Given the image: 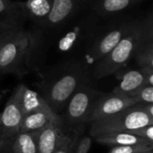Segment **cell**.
<instances>
[{"instance_id": "6da1fadb", "label": "cell", "mask_w": 153, "mask_h": 153, "mask_svg": "<svg viewBox=\"0 0 153 153\" xmlns=\"http://www.w3.org/2000/svg\"><path fill=\"white\" fill-rule=\"evenodd\" d=\"M91 79V67L82 58H71L45 71L36 83L37 92L56 114L61 115L72 95Z\"/></svg>"}, {"instance_id": "7a4b0ae2", "label": "cell", "mask_w": 153, "mask_h": 153, "mask_svg": "<svg viewBox=\"0 0 153 153\" xmlns=\"http://www.w3.org/2000/svg\"><path fill=\"white\" fill-rule=\"evenodd\" d=\"M153 28L152 16L135 19L129 31L115 48L91 67L92 79L100 80L125 68L134 59L148 31Z\"/></svg>"}, {"instance_id": "3957f363", "label": "cell", "mask_w": 153, "mask_h": 153, "mask_svg": "<svg viewBox=\"0 0 153 153\" xmlns=\"http://www.w3.org/2000/svg\"><path fill=\"white\" fill-rule=\"evenodd\" d=\"M153 125V104H134L126 109L91 123L90 135L107 133H126L136 135V131Z\"/></svg>"}, {"instance_id": "277c9868", "label": "cell", "mask_w": 153, "mask_h": 153, "mask_svg": "<svg viewBox=\"0 0 153 153\" xmlns=\"http://www.w3.org/2000/svg\"><path fill=\"white\" fill-rule=\"evenodd\" d=\"M30 47V33L24 28L0 37V75L26 74Z\"/></svg>"}, {"instance_id": "5b68a950", "label": "cell", "mask_w": 153, "mask_h": 153, "mask_svg": "<svg viewBox=\"0 0 153 153\" xmlns=\"http://www.w3.org/2000/svg\"><path fill=\"white\" fill-rule=\"evenodd\" d=\"M101 91L91 83L82 85L70 98L60 115L68 134L79 136L90 125V116L95 100Z\"/></svg>"}, {"instance_id": "8992f818", "label": "cell", "mask_w": 153, "mask_h": 153, "mask_svg": "<svg viewBox=\"0 0 153 153\" xmlns=\"http://www.w3.org/2000/svg\"><path fill=\"white\" fill-rule=\"evenodd\" d=\"M135 19L125 17L102 26L84 51L82 60L91 67L107 56L129 31Z\"/></svg>"}, {"instance_id": "52a82bcc", "label": "cell", "mask_w": 153, "mask_h": 153, "mask_svg": "<svg viewBox=\"0 0 153 153\" xmlns=\"http://www.w3.org/2000/svg\"><path fill=\"white\" fill-rule=\"evenodd\" d=\"M99 17L92 10L91 13L82 16L58 38L56 48L60 53L71 54L80 50H86L96 33L101 27Z\"/></svg>"}, {"instance_id": "ba28073f", "label": "cell", "mask_w": 153, "mask_h": 153, "mask_svg": "<svg viewBox=\"0 0 153 153\" xmlns=\"http://www.w3.org/2000/svg\"><path fill=\"white\" fill-rule=\"evenodd\" d=\"M25 85L15 87L7 100L0 117V134L13 135L18 133L22 120L24 117L23 91Z\"/></svg>"}, {"instance_id": "9c48e42d", "label": "cell", "mask_w": 153, "mask_h": 153, "mask_svg": "<svg viewBox=\"0 0 153 153\" xmlns=\"http://www.w3.org/2000/svg\"><path fill=\"white\" fill-rule=\"evenodd\" d=\"M135 103L129 98L114 92H100L92 106L90 116V125L95 121L113 116Z\"/></svg>"}, {"instance_id": "30bf717a", "label": "cell", "mask_w": 153, "mask_h": 153, "mask_svg": "<svg viewBox=\"0 0 153 153\" xmlns=\"http://www.w3.org/2000/svg\"><path fill=\"white\" fill-rule=\"evenodd\" d=\"M89 3L90 0H53L51 11L41 27L54 29L66 23Z\"/></svg>"}, {"instance_id": "8fae6325", "label": "cell", "mask_w": 153, "mask_h": 153, "mask_svg": "<svg viewBox=\"0 0 153 153\" xmlns=\"http://www.w3.org/2000/svg\"><path fill=\"white\" fill-rule=\"evenodd\" d=\"M73 136L65 128L63 121L51 123L36 132L38 153H53Z\"/></svg>"}, {"instance_id": "7c38bea8", "label": "cell", "mask_w": 153, "mask_h": 153, "mask_svg": "<svg viewBox=\"0 0 153 153\" xmlns=\"http://www.w3.org/2000/svg\"><path fill=\"white\" fill-rule=\"evenodd\" d=\"M119 79V84L112 92L124 97L131 98L136 91L145 85H153V74L147 75L139 68L125 70L122 68L114 74Z\"/></svg>"}, {"instance_id": "4fadbf2b", "label": "cell", "mask_w": 153, "mask_h": 153, "mask_svg": "<svg viewBox=\"0 0 153 153\" xmlns=\"http://www.w3.org/2000/svg\"><path fill=\"white\" fill-rule=\"evenodd\" d=\"M26 22L18 1L0 0V37L24 28Z\"/></svg>"}, {"instance_id": "5bb4252c", "label": "cell", "mask_w": 153, "mask_h": 153, "mask_svg": "<svg viewBox=\"0 0 153 153\" xmlns=\"http://www.w3.org/2000/svg\"><path fill=\"white\" fill-rule=\"evenodd\" d=\"M62 121L61 116L56 114L47 106L26 114L22 120L18 132H37L51 123Z\"/></svg>"}, {"instance_id": "9a60e30c", "label": "cell", "mask_w": 153, "mask_h": 153, "mask_svg": "<svg viewBox=\"0 0 153 153\" xmlns=\"http://www.w3.org/2000/svg\"><path fill=\"white\" fill-rule=\"evenodd\" d=\"M146 0H90L89 7L101 19L117 16Z\"/></svg>"}, {"instance_id": "2e32d148", "label": "cell", "mask_w": 153, "mask_h": 153, "mask_svg": "<svg viewBox=\"0 0 153 153\" xmlns=\"http://www.w3.org/2000/svg\"><path fill=\"white\" fill-rule=\"evenodd\" d=\"M53 0H26L18 1L26 21H31L42 26L52 8Z\"/></svg>"}, {"instance_id": "e0dca14e", "label": "cell", "mask_w": 153, "mask_h": 153, "mask_svg": "<svg viewBox=\"0 0 153 153\" xmlns=\"http://www.w3.org/2000/svg\"><path fill=\"white\" fill-rule=\"evenodd\" d=\"M93 140L102 145L108 147L114 146H124V145H134V144H144L153 143L140 136L130 134L126 133H117V132H107L100 133L91 135Z\"/></svg>"}, {"instance_id": "ac0fdd59", "label": "cell", "mask_w": 153, "mask_h": 153, "mask_svg": "<svg viewBox=\"0 0 153 153\" xmlns=\"http://www.w3.org/2000/svg\"><path fill=\"white\" fill-rule=\"evenodd\" d=\"M134 59L137 67L147 75L153 74V28H152L139 49L137 50Z\"/></svg>"}, {"instance_id": "d6986e66", "label": "cell", "mask_w": 153, "mask_h": 153, "mask_svg": "<svg viewBox=\"0 0 153 153\" xmlns=\"http://www.w3.org/2000/svg\"><path fill=\"white\" fill-rule=\"evenodd\" d=\"M11 153H38L36 132H18L14 134Z\"/></svg>"}, {"instance_id": "ffe728a7", "label": "cell", "mask_w": 153, "mask_h": 153, "mask_svg": "<svg viewBox=\"0 0 153 153\" xmlns=\"http://www.w3.org/2000/svg\"><path fill=\"white\" fill-rule=\"evenodd\" d=\"M130 99L135 104H153V85L142 87Z\"/></svg>"}, {"instance_id": "44dd1931", "label": "cell", "mask_w": 153, "mask_h": 153, "mask_svg": "<svg viewBox=\"0 0 153 153\" xmlns=\"http://www.w3.org/2000/svg\"><path fill=\"white\" fill-rule=\"evenodd\" d=\"M153 150V143L134 144V145H124L111 147L108 153H137Z\"/></svg>"}, {"instance_id": "7402d4cb", "label": "cell", "mask_w": 153, "mask_h": 153, "mask_svg": "<svg viewBox=\"0 0 153 153\" xmlns=\"http://www.w3.org/2000/svg\"><path fill=\"white\" fill-rule=\"evenodd\" d=\"M92 140L91 135H79L76 139L73 153H88L91 150Z\"/></svg>"}, {"instance_id": "603a6c76", "label": "cell", "mask_w": 153, "mask_h": 153, "mask_svg": "<svg viewBox=\"0 0 153 153\" xmlns=\"http://www.w3.org/2000/svg\"><path fill=\"white\" fill-rule=\"evenodd\" d=\"M13 135L0 134V153H11V144Z\"/></svg>"}, {"instance_id": "cb8c5ba5", "label": "cell", "mask_w": 153, "mask_h": 153, "mask_svg": "<svg viewBox=\"0 0 153 153\" xmlns=\"http://www.w3.org/2000/svg\"><path fill=\"white\" fill-rule=\"evenodd\" d=\"M77 138H78V136L71 137L64 145H62L59 149H57L56 152H54L53 153H73L74 148V144H75V142H76Z\"/></svg>"}, {"instance_id": "d4e9b609", "label": "cell", "mask_w": 153, "mask_h": 153, "mask_svg": "<svg viewBox=\"0 0 153 153\" xmlns=\"http://www.w3.org/2000/svg\"><path fill=\"white\" fill-rule=\"evenodd\" d=\"M137 153H153V150H152V151H147V152H137Z\"/></svg>"}, {"instance_id": "484cf974", "label": "cell", "mask_w": 153, "mask_h": 153, "mask_svg": "<svg viewBox=\"0 0 153 153\" xmlns=\"http://www.w3.org/2000/svg\"><path fill=\"white\" fill-rule=\"evenodd\" d=\"M2 97H3V93L0 91V100H1V99H2Z\"/></svg>"}]
</instances>
